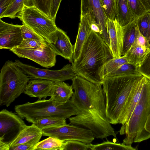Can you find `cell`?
I'll list each match as a JSON object with an SVG mask.
<instances>
[{
	"label": "cell",
	"mask_w": 150,
	"mask_h": 150,
	"mask_svg": "<svg viewBox=\"0 0 150 150\" xmlns=\"http://www.w3.org/2000/svg\"><path fill=\"white\" fill-rule=\"evenodd\" d=\"M144 83V78L143 76L131 94L125 105L119 122V124H121L122 125H124L129 119L140 98Z\"/></svg>",
	"instance_id": "18"
},
{
	"label": "cell",
	"mask_w": 150,
	"mask_h": 150,
	"mask_svg": "<svg viewBox=\"0 0 150 150\" xmlns=\"http://www.w3.org/2000/svg\"><path fill=\"white\" fill-rule=\"evenodd\" d=\"M140 1L150 13V0H140Z\"/></svg>",
	"instance_id": "44"
},
{
	"label": "cell",
	"mask_w": 150,
	"mask_h": 150,
	"mask_svg": "<svg viewBox=\"0 0 150 150\" xmlns=\"http://www.w3.org/2000/svg\"><path fill=\"white\" fill-rule=\"evenodd\" d=\"M10 50L19 57L31 60L43 67H52L54 66L56 62L57 55L46 42L35 50L16 47Z\"/></svg>",
	"instance_id": "12"
},
{
	"label": "cell",
	"mask_w": 150,
	"mask_h": 150,
	"mask_svg": "<svg viewBox=\"0 0 150 150\" xmlns=\"http://www.w3.org/2000/svg\"><path fill=\"white\" fill-rule=\"evenodd\" d=\"M80 14L86 18L90 24L96 23L100 26L101 30L100 36L110 47L109 38L106 28L108 19L100 0H81Z\"/></svg>",
	"instance_id": "11"
},
{
	"label": "cell",
	"mask_w": 150,
	"mask_h": 150,
	"mask_svg": "<svg viewBox=\"0 0 150 150\" xmlns=\"http://www.w3.org/2000/svg\"><path fill=\"white\" fill-rule=\"evenodd\" d=\"M149 48L134 43L125 55L128 63L138 67Z\"/></svg>",
	"instance_id": "23"
},
{
	"label": "cell",
	"mask_w": 150,
	"mask_h": 150,
	"mask_svg": "<svg viewBox=\"0 0 150 150\" xmlns=\"http://www.w3.org/2000/svg\"><path fill=\"white\" fill-rule=\"evenodd\" d=\"M24 24L43 38L46 41L58 28L55 21L47 17L35 6L24 5L17 17Z\"/></svg>",
	"instance_id": "7"
},
{
	"label": "cell",
	"mask_w": 150,
	"mask_h": 150,
	"mask_svg": "<svg viewBox=\"0 0 150 150\" xmlns=\"http://www.w3.org/2000/svg\"><path fill=\"white\" fill-rule=\"evenodd\" d=\"M150 138V115L149 116L145 123L144 129L139 139L140 142Z\"/></svg>",
	"instance_id": "40"
},
{
	"label": "cell",
	"mask_w": 150,
	"mask_h": 150,
	"mask_svg": "<svg viewBox=\"0 0 150 150\" xmlns=\"http://www.w3.org/2000/svg\"><path fill=\"white\" fill-rule=\"evenodd\" d=\"M150 37V13H149V29L148 31V35L147 39V40Z\"/></svg>",
	"instance_id": "46"
},
{
	"label": "cell",
	"mask_w": 150,
	"mask_h": 150,
	"mask_svg": "<svg viewBox=\"0 0 150 150\" xmlns=\"http://www.w3.org/2000/svg\"><path fill=\"white\" fill-rule=\"evenodd\" d=\"M106 28L109 38L110 48L113 58L121 57L123 43L122 27L115 18L114 20L108 19Z\"/></svg>",
	"instance_id": "15"
},
{
	"label": "cell",
	"mask_w": 150,
	"mask_h": 150,
	"mask_svg": "<svg viewBox=\"0 0 150 150\" xmlns=\"http://www.w3.org/2000/svg\"><path fill=\"white\" fill-rule=\"evenodd\" d=\"M41 41L32 39L23 40L21 44L17 47L30 50H35L42 46L45 43Z\"/></svg>",
	"instance_id": "37"
},
{
	"label": "cell",
	"mask_w": 150,
	"mask_h": 150,
	"mask_svg": "<svg viewBox=\"0 0 150 150\" xmlns=\"http://www.w3.org/2000/svg\"><path fill=\"white\" fill-rule=\"evenodd\" d=\"M21 25L8 23L0 19V49L17 47L23 40Z\"/></svg>",
	"instance_id": "14"
},
{
	"label": "cell",
	"mask_w": 150,
	"mask_h": 150,
	"mask_svg": "<svg viewBox=\"0 0 150 150\" xmlns=\"http://www.w3.org/2000/svg\"><path fill=\"white\" fill-rule=\"evenodd\" d=\"M38 143L35 142L23 143L9 147V150H33Z\"/></svg>",
	"instance_id": "39"
},
{
	"label": "cell",
	"mask_w": 150,
	"mask_h": 150,
	"mask_svg": "<svg viewBox=\"0 0 150 150\" xmlns=\"http://www.w3.org/2000/svg\"><path fill=\"white\" fill-rule=\"evenodd\" d=\"M89 150H134L136 148L123 143H115L108 140L98 144L89 143Z\"/></svg>",
	"instance_id": "24"
},
{
	"label": "cell",
	"mask_w": 150,
	"mask_h": 150,
	"mask_svg": "<svg viewBox=\"0 0 150 150\" xmlns=\"http://www.w3.org/2000/svg\"><path fill=\"white\" fill-rule=\"evenodd\" d=\"M115 18L122 27L126 25L136 19L129 8L127 0H117Z\"/></svg>",
	"instance_id": "22"
},
{
	"label": "cell",
	"mask_w": 150,
	"mask_h": 150,
	"mask_svg": "<svg viewBox=\"0 0 150 150\" xmlns=\"http://www.w3.org/2000/svg\"><path fill=\"white\" fill-rule=\"evenodd\" d=\"M100 1L107 18L114 20L116 16L117 0H100Z\"/></svg>",
	"instance_id": "30"
},
{
	"label": "cell",
	"mask_w": 150,
	"mask_h": 150,
	"mask_svg": "<svg viewBox=\"0 0 150 150\" xmlns=\"http://www.w3.org/2000/svg\"><path fill=\"white\" fill-rule=\"evenodd\" d=\"M72 86L63 81L54 82L50 93V99L65 103L70 100L74 92Z\"/></svg>",
	"instance_id": "17"
},
{
	"label": "cell",
	"mask_w": 150,
	"mask_h": 150,
	"mask_svg": "<svg viewBox=\"0 0 150 150\" xmlns=\"http://www.w3.org/2000/svg\"><path fill=\"white\" fill-rule=\"evenodd\" d=\"M21 28L23 40L32 39L40 40L44 42H46L43 38L38 35L26 25L23 24L21 25Z\"/></svg>",
	"instance_id": "36"
},
{
	"label": "cell",
	"mask_w": 150,
	"mask_h": 150,
	"mask_svg": "<svg viewBox=\"0 0 150 150\" xmlns=\"http://www.w3.org/2000/svg\"><path fill=\"white\" fill-rule=\"evenodd\" d=\"M52 1L25 0L24 5L27 6H35L46 16L51 18L50 12Z\"/></svg>",
	"instance_id": "26"
},
{
	"label": "cell",
	"mask_w": 150,
	"mask_h": 150,
	"mask_svg": "<svg viewBox=\"0 0 150 150\" xmlns=\"http://www.w3.org/2000/svg\"><path fill=\"white\" fill-rule=\"evenodd\" d=\"M91 31L90 24L88 21L84 16L80 14L78 34L74 45L73 62L78 58L83 45Z\"/></svg>",
	"instance_id": "19"
},
{
	"label": "cell",
	"mask_w": 150,
	"mask_h": 150,
	"mask_svg": "<svg viewBox=\"0 0 150 150\" xmlns=\"http://www.w3.org/2000/svg\"><path fill=\"white\" fill-rule=\"evenodd\" d=\"M29 76L12 60L6 61L0 73V106L8 107L25 90Z\"/></svg>",
	"instance_id": "6"
},
{
	"label": "cell",
	"mask_w": 150,
	"mask_h": 150,
	"mask_svg": "<svg viewBox=\"0 0 150 150\" xmlns=\"http://www.w3.org/2000/svg\"><path fill=\"white\" fill-rule=\"evenodd\" d=\"M42 135V130L32 123L30 126H27L20 132L10 146L30 142L38 143Z\"/></svg>",
	"instance_id": "20"
},
{
	"label": "cell",
	"mask_w": 150,
	"mask_h": 150,
	"mask_svg": "<svg viewBox=\"0 0 150 150\" xmlns=\"http://www.w3.org/2000/svg\"><path fill=\"white\" fill-rule=\"evenodd\" d=\"M88 144L76 140L64 142L61 150H88Z\"/></svg>",
	"instance_id": "34"
},
{
	"label": "cell",
	"mask_w": 150,
	"mask_h": 150,
	"mask_svg": "<svg viewBox=\"0 0 150 150\" xmlns=\"http://www.w3.org/2000/svg\"><path fill=\"white\" fill-rule=\"evenodd\" d=\"M126 63H128L125 55L110 59L105 66L104 77L108 74L116 70L122 64Z\"/></svg>",
	"instance_id": "29"
},
{
	"label": "cell",
	"mask_w": 150,
	"mask_h": 150,
	"mask_svg": "<svg viewBox=\"0 0 150 150\" xmlns=\"http://www.w3.org/2000/svg\"><path fill=\"white\" fill-rule=\"evenodd\" d=\"M134 43L146 48L150 47V44L147 39L140 33L137 26L136 28L135 40Z\"/></svg>",
	"instance_id": "38"
},
{
	"label": "cell",
	"mask_w": 150,
	"mask_h": 150,
	"mask_svg": "<svg viewBox=\"0 0 150 150\" xmlns=\"http://www.w3.org/2000/svg\"><path fill=\"white\" fill-rule=\"evenodd\" d=\"M24 0H13L0 16V18L3 17H8L13 19L17 17L18 14L23 8Z\"/></svg>",
	"instance_id": "27"
},
{
	"label": "cell",
	"mask_w": 150,
	"mask_h": 150,
	"mask_svg": "<svg viewBox=\"0 0 150 150\" xmlns=\"http://www.w3.org/2000/svg\"><path fill=\"white\" fill-rule=\"evenodd\" d=\"M62 0H52L51 4L50 17L55 21L56 16Z\"/></svg>",
	"instance_id": "41"
},
{
	"label": "cell",
	"mask_w": 150,
	"mask_h": 150,
	"mask_svg": "<svg viewBox=\"0 0 150 150\" xmlns=\"http://www.w3.org/2000/svg\"><path fill=\"white\" fill-rule=\"evenodd\" d=\"M129 8L135 18L149 12L140 0H127Z\"/></svg>",
	"instance_id": "32"
},
{
	"label": "cell",
	"mask_w": 150,
	"mask_h": 150,
	"mask_svg": "<svg viewBox=\"0 0 150 150\" xmlns=\"http://www.w3.org/2000/svg\"><path fill=\"white\" fill-rule=\"evenodd\" d=\"M14 110L22 119L32 123L38 120L48 117L66 120L78 114L76 108L70 100L63 103L50 99L39 100L33 103L27 102L16 105Z\"/></svg>",
	"instance_id": "4"
},
{
	"label": "cell",
	"mask_w": 150,
	"mask_h": 150,
	"mask_svg": "<svg viewBox=\"0 0 150 150\" xmlns=\"http://www.w3.org/2000/svg\"><path fill=\"white\" fill-rule=\"evenodd\" d=\"M64 142L54 137H49L39 142L33 150H61Z\"/></svg>",
	"instance_id": "25"
},
{
	"label": "cell",
	"mask_w": 150,
	"mask_h": 150,
	"mask_svg": "<svg viewBox=\"0 0 150 150\" xmlns=\"http://www.w3.org/2000/svg\"><path fill=\"white\" fill-rule=\"evenodd\" d=\"M139 72L150 79V47L137 67Z\"/></svg>",
	"instance_id": "33"
},
{
	"label": "cell",
	"mask_w": 150,
	"mask_h": 150,
	"mask_svg": "<svg viewBox=\"0 0 150 150\" xmlns=\"http://www.w3.org/2000/svg\"><path fill=\"white\" fill-rule=\"evenodd\" d=\"M137 19H135L132 22L122 27L123 43L121 56L126 54L135 42L137 26Z\"/></svg>",
	"instance_id": "21"
},
{
	"label": "cell",
	"mask_w": 150,
	"mask_h": 150,
	"mask_svg": "<svg viewBox=\"0 0 150 150\" xmlns=\"http://www.w3.org/2000/svg\"><path fill=\"white\" fill-rule=\"evenodd\" d=\"M39 128L56 127L67 124L65 119L54 117H48L38 120L33 123Z\"/></svg>",
	"instance_id": "28"
},
{
	"label": "cell",
	"mask_w": 150,
	"mask_h": 150,
	"mask_svg": "<svg viewBox=\"0 0 150 150\" xmlns=\"http://www.w3.org/2000/svg\"><path fill=\"white\" fill-rule=\"evenodd\" d=\"M0 150H9V147L6 144L0 142Z\"/></svg>",
	"instance_id": "45"
},
{
	"label": "cell",
	"mask_w": 150,
	"mask_h": 150,
	"mask_svg": "<svg viewBox=\"0 0 150 150\" xmlns=\"http://www.w3.org/2000/svg\"><path fill=\"white\" fill-rule=\"evenodd\" d=\"M46 42L56 54L73 62L74 45L66 33L58 28L49 35Z\"/></svg>",
	"instance_id": "13"
},
{
	"label": "cell",
	"mask_w": 150,
	"mask_h": 150,
	"mask_svg": "<svg viewBox=\"0 0 150 150\" xmlns=\"http://www.w3.org/2000/svg\"><path fill=\"white\" fill-rule=\"evenodd\" d=\"M92 31L98 33L100 35L101 30L100 26L96 23H93L90 24Z\"/></svg>",
	"instance_id": "43"
},
{
	"label": "cell",
	"mask_w": 150,
	"mask_h": 150,
	"mask_svg": "<svg viewBox=\"0 0 150 150\" xmlns=\"http://www.w3.org/2000/svg\"><path fill=\"white\" fill-rule=\"evenodd\" d=\"M13 0H0V16Z\"/></svg>",
	"instance_id": "42"
},
{
	"label": "cell",
	"mask_w": 150,
	"mask_h": 150,
	"mask_svg": "<svg viewBox=\"0 0 150 150\" xmlns=\"http://www.w3.org/2000/svg\"><path fill=\"white\" fill-rule=\"evenodd\" d=\"M112 58L109 47L101 36L91 31L72 65L76 75L95 84H102L105 65Z\"/></svg>",
	"instance_id": "2"
},
{
	"label": "cell",
	"mask_w": 150,
	"mask_h": 150,
	"mask_svg": "<svg viewBox=\"0 0 150 150\" xmlns=\"http://www.w3.org/2000/svg\"><path fill=\"white\" fill-rule=\"evenodd\" d=\"M52 81L41 79L29 81L24 93L30 97L38 98L39 100L50 96L53 83Z\"/></svg>",
	"instance_id": "16"
},
{
	"label": "cell",
	"mask_w": 150,
	"mask_h": 150,
	"mask_svg": "<svg viewBox=\"0 0 150 150\" xmlns=\"http://www.w3.org/2000/svg\"><path fill=\"white\" fill-rule=\"evenodd\" d=\"M18 115L6 109L0 112V142L10 147L11 144L27 126Z\"/></svg>",
	"instance_id": "9"
},
{
	"label": "cell",
	"mask_w": 150,
	"mask_h": 150,
	"mask_svg": "<svg viewBox=\"0 0 150 150\" xmlns=\"http://www.w3.org/2000/svg\"><path fill=\"white\" fill-rule=\"evenodd\" d=\"M15 63L26 74L32 79H41L52 81L54 82L63 81L73 79L76 75L72 64H68L62 69L57 70L36 68L24 64L16 59Z\"/></svg>",
	"instance_id": "10"
},
{
	"label": "cell",
	"mask_w": 150,
	"mask_h": 150,
	"mask_svg": "<svg viewBox=\"0 0 150 150\" xmlns=\"http://www.w3.org/2000/svg\"><path fill=\"white\" fill-rule=\"evenodd\" d=\"M144 83L140 98L128 121L122 125L119 132L125 134L122 143L132 146L139 143L148 117L150 115V79L144 76Z\"/></svg>",
	"instance_id": "5"
},
{
	"label": "cell",
	"mask_w": 150,
	"mask_h": 150,
	"mask_svg": "<svg viewBox=\"0 0 150 150\" xmlns=\"http://www.w3.org/2000/svg\"><path fill=\"white\" fill-rule=\"evenodd\" d=\"M72 81L74 91L70 100L78 114L69 118V124L87 128L97 139L112 136L117 139V134L107 116L102 84H95L77 75Z\"/></svg>",
	"instance_id": "1"
},
{
	"label": "cell",
	"mask_w": 150,
	"mask_h": 150,
	"mask_svg": "<svg viewBox=\"0 0 150 150\" xmlns=\"http://www.w3.org/2000/svg\"><path fill=\"white\" fill-rule=\"evenodd\" d=\"M140 73L104 78L102 83L106 113L110 124L119 123L128 99L143 77Z\"/></svg>",
	"instance_id": "3"
},
{
	"label": "cell",
	"mask_w": 150,
	"mask_h": 150,
	"mask_svg": "<svg viewBox=\"0 0 150 150\" xmlns=\"http://www.w3.org/2000/svg\"><path fill=\"white\" fill-rule=\"evenodd\" d=\"M149 13H147L139 17L137 19V27L140 33L147 39L149 29Z\"/></svg>",
	"instance_id": "35"
},
{
	"label": "cell",
	"mask_w": 150,
	"mask_h": 150,
	"mask_svg": "<svg viewBox=\"0 0 150 150\" xmlns=\"http://www.w3.org/2000/svg\"><path fill=\"white\" fill-rule=\"evenodd\" d=\"M42 130L43 136L54 137L64 141L76 140L89 144L95 138L90 130L69 124L45 128Z\"/></svg>",
	"instance_id": "8"
},
{
	"label": "cell",
	"mask_w": 150,
	"mask_h": 150,
	"mask_svg": "<svg viewBox=\"0 0 150 150\" xmlns=\"http://www.w3.org/2000/svg\"><path fill=\"white\" fill-rule=\"evenodd\" d=\"M138 73H139L137 67L129 63H126L122 64L116 70L108 74L105 77L125 76Z\"/></svg>",
	"instance_id": "31"
}]
</instances>
